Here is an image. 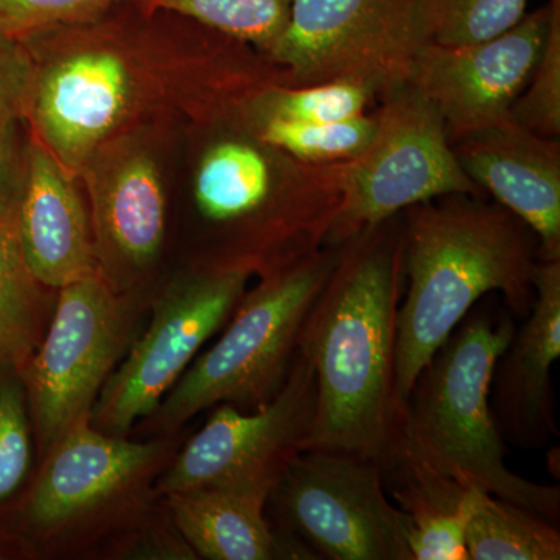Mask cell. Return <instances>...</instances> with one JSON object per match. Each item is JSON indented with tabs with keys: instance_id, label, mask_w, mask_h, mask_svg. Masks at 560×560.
<instances>
[{
	"instance_id": "obj_1",
	"label": "cell",
	"mask_w": 560,
	"mask_h": 560,
	"mask_svg": "<svg viewBox=\"0 0 560 560\" xmlns=\"http://www.w3.org/2000/svg\"><path fill=\"white\" fill-rule=\"evenodd\" d=\"M24 44L33 60L28 135L77 178L117 136L176 119L200 131L232 124L254 95L287 84L248 44L138 0Z\"/></svg>"
},
{
	"instance_id": "obj_2",
	"label": "cell",
	"mask_w": 560,
	"mask_h": 560,
	"mask_svg": "<svg viewBox=\"0 0 560 560\" xmlns=\"http://www.w3.org/2000/svg\"><path fill=\"white\" fill-rule=\"evenodd\" d=\"M404 287L401 213L341 243L298 342L316 385L307 451L352 453L383 470L393 459L401 419L396 346Z\"/></svg>"
},
{
	"instance_id": "obj_3",
	"label": "cell",
	"mask_w": 560,
	"mask_h": 560,
	"mask_svg": "<svg viewBox=\"0 0 560 560\" xmlns=\"http://www.w3.org/2000/svg\"><path fill=\"white\" fill-rule=\"evenodd\" d=\"M407 298L397 316L396 399L412 386L486 294L499 291L525 319L536 301L539 242L528 224L474 195H447L401 212Z\"/></svg>"
},
{
	"instance_id": "obj_4",
	"label": "cell",
	"mask_w": 560,
	"mask_h": 560,
	"mask_svg": "<svg viewBox=\"0 0 560 560\" xmlns=\"http://www.w3.org/2000/svg\"><path fill=\"white\" fill-rule=\"evenodd\" d=\"M205 135L194 200L219 243L202 265L264 278L329 245L342 202V162L296 160L261 142L243 121Z\"/></svg>"
},
{
	"instance_id": "obj_5",
	"label": "cell",
	"mask_w": 560,
	"mask_h": 560,
	"mask_svg": "<svg viewBox=\"0 0 560 560\" xmlns=\"http://www.w3.org/2000/svg\"><path fill=\"white\" fill-rule=\"evenodd\" d=\"M514 331L511 316L477 311L460 320L412 386L393 459L405 456L555 523L560 489L508 469L490 408L493 370Z\"/></svg>"
},
{
	"instance_id": "obj_6",
	"label": "cell",
	"mask_w": 560,
	"mask_h": 560,
	"mask_svg": "<svg viewBox=\"0 0 560 560\" xmlns=\"http://www.w3.org/2000/svg\"><path fill=\"white\" fill-rule=\"evenodd\" d=\"M341 243H329L312 256L260 278L243 294L219 341L191 361L165 394L153 429L173 433L198 412L220 404L253 411L287 381L313 302L329 279Z\"/></svg>"
},
{
	"instance_id": "obj_7",
	"label": "cell",
	"mask_w": 560,
	"mask_h": 560,
	"mask_svg": "<svg viewBox=\"0 0 560 560\" xmlns=\"http://www.w3.org/2000/svg\"><path fill=\"white\" fill-rule=\"evenodd\" d=\"M130 293H119L101 272L58 290L57 307L39 345L21 370L40 452L91 418L116 366L138 337Z\"/></svg>"
},
{
	"instance_id": "obj_8",
	"label": "cell",
	"mask_w": 560,
	"mask_h": 560,
	"mask_svg": "<svg viewBox=\"0 0 560 560\" xmlns=\"http://www.w3.org/2000/svg\"><path fill=\"white\" fill-rule=\"evenodd\" d=\"M423 44L420 0H291L265 57L289 86L352 81L381 102L408 84Z\"/></svg>"
},
{
	"instance_id": "obj_9",
	"label": "cell",
	"mask_w": 560,
	"mask_h": 560,
	"mask_svg": "<svg viewBox=\"0 0 560 560\" xmlns=\"http://www.w3.org/2000/svg\"><path fill=\"white\" fill-rule=\"evenodd\" d=\"M378 103L370 145L342 162V202L329 243L434 198L482 197L456 161L440 113L418 90L405 84Z\"/></svg>"
},
{
	"instance_id": "obj_10",
	"label": "cell",
	"mask_w": 560,
	"mask_h": 560,
	"mask_svg": "<svg viewBox=\"0 0 560 560\" xmlns=\"http://www.w3.org/2000/svg\"><path fill=\"white\" fill-rule=\"evenodd\" d=\"M268 501L280 533L296 537L318 559L412 560L407 515L389 500L377 460L308 448Z\"/></svg>"
},
{
	"instance_id": "obj_11",
	"label": "cell",
	"mask_w": 560,
	"mask_h": 560,
	"mask_svg": "<svg viewBox=\"0 0 560 560\" xmlns=\"http://www.w3.org/2000/svg\"><path fill=\"white\" fill-rule=\"evenodd\" d=\"M250 276L241 268L198 265L172 280L153 302L149 326L103 386L91 425L127 436L139 419L150 418L202 345L230 320Z\"/></svg>"
},
{
	"instance_id": "obj_12",
	"label": "cell",
	"mask_w": 560,
	"mask_h": 560,
	"mask_svg": "<svg viewBox=\"0 0 560 560\" xmlns=\"http://www.w3.org/2000/svg\"><path fill=\"white\" fill-rule=\"evenodd\" d=\"M316 385L300 350L282 388L267 404L243 411L220 404L158 481V492L191 489L272 490L307 451L315 420Z\"/></svg>"
},
{
	"instance_id": "obj_13",
	"label": "cell",
	"mask_w": 560,
	"mask_h": 560,
	"mask_svg": "<svg viewBox=\"0 0 560 560\" xmlns=\"http://www.w3.org/2000/svg\"><path fill=\"white\" fill-rule=\"evenodd\" d=\"M153 136L131 131L110 139L79 175L90 200L98 272L119 293H131L164 243L167 197Z\"/></svg>"
},
{
	"instance_id": "obj_14",
	"label": "cell",
	"mask_w": 560,
	"mask_h": 560,
	"mask_svg": "<svg viewBox=\"0 0 560 560\" xmlns=\"http://www.w3.org/2000/svg\"><path fill=\"white\" fill-rule=\"evenodd\" d=\"M550 16L548 0L495 38L466 46L423 44L408 84L438 109L451 143L511 119L539 60Z\"/></svg>"
},
{
	"instance_id": "obj_15",
	"label": "cell",
	"mask_w": 560,
	"mask_h": 560,
	"mask_svg": "<svg viewBox=\"0 0 560 560\" xmlns=\"http://www.w3.org/2000/svg\"><path fill=\"white\" fill-rule=\"evenodd\" d=\"M171 441L135 442L103 433L91 418L70 427L46 453L25 501V521L54 536L128 500L171 458Z\"/></svg>"
},
{
	"instance_id": "obj_16",
	"label": "cell",
	"mask_w": 560,
	"mask_h": 560,
	"mask_svg": "<svg viewBox=\"0 0 560 560\" xmlns=\"http://www.w3.org/2000/svg\"><path fill=\"white\" fill-rule=\"evenodd\" d=\"M452 150L482 194L528 224L539 260H560L559 139L508 119L453 140Z\"/></svg>"
},
{
	"instance_id": "obj_17",
	"label": "cell",
	"mask_w": 560,
	"mask_h": 560,
	"mask_svg": "<svg viewBox=\"0 0 560 560\" xmlns=\"http://www.w3.org/2000/svg\"><path fill=\"white\" fill-rule=\"evenodd\" d=\"M18 224L28 270L44 289L60 290L97 275L79 178L31 135L18 168Z\"/></svg>"
},
{
	"instance_id": "obj_18",
	"label": "cell",
	"mask_w": 560,
	"mask_h": 560,
	"mask_svg": "<svg viewBox=\"0 0 560 560\" xmlns=\"http://www.w3.org/2000/svg\"><path fill=\"white\" fill-rule=\"evenodd\" d=\"M560 357V260L539 261L536 301L501 353L490 385V408L501 436L523 448L558 436L551 368Z\"/></svg>"
},
{
	"instance_id": "obj_19",
	"label": "cell",
	"mask_w": 560,
	"mask_h": 560,
	"mask_svg": "<svg viewBox=\"0 0 560 560\" xmlns=\"http://www.w3.org/2000/svg\"><path fill=\"white\" fill-rule=\"evenodd\" d=\"M165 499L180 537L198 558L318 559L296 537L271 528L265 493L208 488L165 493Z\"/></svg>"
},
{
	"instance_id": "obj_20",
	"label": "cell",
	"mask_w": 560,
	"mask_h": 560,
	"mask_svg": "<svg viewBox=\"0 0 560 560\" xmlns=\"http://www.w3.org/2000/svg\"><path fill=\"white\" fill-rule=\"evenodd\" d=\"M383 471H396L394 503L408 518L412 560H469L466 530L480 490L396 456Z\"/></svg>"
},
{
	"instance_id": "obj_21",
	"label": "cell",
	"mask_w": 560,
	"mask_h": 560,
	"mask_svg": "<svg viewBox=\"0 0 560 560\" xmlns=\"http://www.w3.org/2000/svg\"><path fill=\"white\" fill-rule=\"evenodd\" d=\"M40 289L22 250L16 173L0 178V366L21 371L39 345L46 316Z\"/></svg>"
},
{
	"instance_id": "obj_22",
	"label": "cell",
	"mask_w": 560,
	"mask_h": 560,
	"mask_svg": "<svg viewBox=\"0 0 560 560\" xmlns=\"http://www.w3.org/2000/svg\"><path fill=\"white\" fill-rule=\"evenodd\" d=\"M466 550L469 560H559L560 533L537 512L480 490Z\"/></svg>"
},
{
	"instance_id": "obj_23",
	"label": "cell",
	"mask_w": 560,
	"mask_h": 560,
	"mask_svg": "<svg viewBox=\"0 0 560 560\" xmlns=\"http://www.w3.org/2000/svg\"><path fill=\"white\" fill-rule=\"evenodd\" d=\"M378 103L377 95L352 81H327L307 86L271 84L250 98L243 114V124L265 119L294 121H335L363 116L372 105Z\"/></svg>"
},
{
	"instance_id": "obj_24",
	"label": "cell",
	"mask_w": 560,
	"mask_h": 560,
	"mask_svg": "<svg viewBox=\"0 0 560 560\" xmlns=\"http://www.w3.org/2000/svg\"><path fill=\"white\" fill-rule=\"evenodd\" d=\"M256 138L268 145L311 164H338L355 160L374 138L375 114H363L350 119L323 121H294L265 119L245 124Z\"/></svg>"
},
{
	"instance_id": "obj_25",
	"label": "cell",
	"mask_w": 560,
	"mask_h": 560,
	"mask_svg": "<svg viewBox=\"0 0 560 560\" xmlns=\"http://www.w3.org/2000/svg\"><path fill=\"white\" fill-rule=\"evenodd\" d=\"M149 11H171L242 40L267 55L282 35L291 0H138Z\"/></svg>"
},
{
	"instance_id": "obj_26",
	"label": "cell",
	"mask_w": 560,
	"mask_h": 560,
	"mask_svg": "<svg viewBox=\"0 0 560 560\" xmlns=\"http://www.w3.org/2000/svg\"><path fill=\"white\" fill-rule=\"evenodd\" d=\"M529 0H420L425 43L466 46L495 38L528 13Z\"/></svg>"
},
{
	"instance_id": "obj_27",
	"label": "cell",
	"mask_w": 560,
	"mask_h": 560,
	"mask_svg": "<svg viewBox=\"0 0 560 560\" xmlns=\"http://www.w3.org/2000/svg\"><path fill=\"white\" fill-rule=\"evenodd\" d=\"M32 418L21 371L0 366V504L20 492L32 470Z\"/></svg>"
},
{
	"instance_id": "obj_28",
	"label": "cell",
	"mask_w": 560,
	"mask_h": 560,
	"mask_svg": "<svg viewBox=\"0 0 560 560\" xmlns=\"http://www.w3.org/2000/svg\"><path fill=\"white\" fill-rule=\"evenodd\" d=\"M551 16L528 84L512 105L511 119L544 138L560 135V0H550Z\"/></svg>"
},
{
	"instance_id": "obj_29",
	"label": "cell",
	"mask_w": 560,
	"mask_h": 560,
	"mask_svg": "<svg viewBox=\"0 0 560 560\" xmlns=\"http://www.w3.org/2000/svg\"><path fill=\"white\" fill-rule=\"evenodd\" d=\"M32 79L31 50L0 33V178H11L20 165L16 128L24 121Z\"/></svg>"
},
{
	"instance_id": "obj_30",
	"label": "cell",
	"mask_w": 560,
	"mask_h": 560,
	"mask_svg": "<svg viewBox=\"0 0 560 560\" xmlns=\"http://www.w3.org/2000/svg\"><path fill=\"white\" fill-rule=\"evenodd\" d=\"M124 0H0V33L25 40L97 20Z\"/></svg>"
},
{
	"instance_id": "obj_31",
	"label": "cell",
	"mask_w": 560,
	"mask_h": 560,
	"mask_svg": "<svg viewBox=\"0 0 560 560\" xmlns=\"http://www.w3.org/2000/svg\"><path fill=\"white\" fill-rule=\"evenodd\" d=\"M35 548L21 534L0 528V560L31 559Z\"/></svg>"
}]
</instances>
